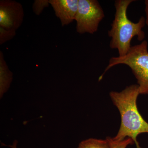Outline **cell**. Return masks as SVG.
Wrapping results in <instances>:
<instances>
[{"label": "cell", "instance_id": "6da1fadb", "mask_svg": "<svg viewBox=\"0 0 148 148\" xmlns=\"http://www.w3.org/2000/svg\"><path fill=\"white\" fill-rule=\"evenodd\" d=\"M139 95L138 84L131 85L121 92L112 91L110 93L111 100L119 111L121 119L119 130L113 139L121 141L130 138L136 148H142L137 140L138 135L148 133V123L141 115L137 106Z\"/></svg>", "mask_w": 148, "mask_h": 148}, {"label": "cell", "instance_id": "7a4b0ae2", "mask_svg": "<svg viewBox=\"0 0 148 148\" xmlns=\"http://www.w3.org/2000/svg\"><path fill=\"white\" fill-rule=\"evenodd\" d=\"M134 0H116L115 1L114 18L108 32L111 40L110 47L118 50L119 56L126 55L131 47V42L134 37L143 41L145 34L143 30L146 24L145 18L142 16L138 22L130 21L127 16V9Z\"/></svg>", "mask_w": 148, "mask_h": 148}, {"label": "cell", "instance_id": "3957f363", "mask_svg": "<svg viewBox=\"0 0 148 148\" xmlns=\"http://www.w3.org/2000/svg\"><path fill=\"white\" fill-rule=\"evenodd\" d=\"M148 45L147 41L145 40L140 44L131 47L129 52L124 56L112 57L99 80L114 66L125 65L130 68L137 79L140 94L148 95Z\"/></svg>", "mask_w": 148, "mask_h": 148}, {"label": "cell", "instance_id": "277c9868", "mask_svg": "<svg viewBox=\"0 0 148 148\" xmlns=\"http://www.w3.org/2000/svg\"><path fill=\"white\" fill-rule=\"evenodd\" d=\"M105 17L104 11L97 0H79L75 21L76 31L80 34H93L98 30L99 24Z\"/></svg>", "mask_w": 148, "mask_h": 148}, {"label": "cell", "instance_id": "5b68a950", "mask_svg": "<svg viewBox=\"0 0 148 148\" xmlns=\"http://www.w3.org/2000/svg\"><path fill=\"white\" fill-rule=\"evenodd\" d=\"M24 16V9L20 3L0 1V27L16 31L22 25Z\"/></svg>", "mask_w": 148, "mask_h": 148}, {"label": "cell", "instance_id": "8992f818", "mask_svg": "<svg viewBox=\"0 0 148 148\" xmlns=\"http://www.w3.org/2000/svg\"><path fill=\"white\" fill-rule=\"evenodd\" d=\"M78 2L79 0H49V4L62 27L69 25L75 20Z\"/></svg>", "mask_w": 148, "mask_h": 148}, {"label": "cell", "instance_id": "52a82bcc", "mask_svg": "<svg viewBox=\"0 0 148 148\" xmlns=\"http://www.w3.org/2000/svg\"><path fill=\"white\" fill-rule=\"evenodd\" d=\"M13 74L9 69L4 58L3 54L0 51V95L2 97L8 90L12 80Z\"/></svg>", "mask_w": 148, "mask_h": 148}, {"label": "cell", "instance_id": "ba28073f", "mask_svg": "<svg viewBox=\"0 0 148 148\" xmlns=\"http://www.w3.org/2000/svg\"><path fill=\"white\" fill-rule=\"evenodd\" d=\"M77 148H111L108 140L90 138L81 142Z\"/></svg>", "mask_w": 148, "mask_h": 148}, {"label": "cell", "instance_id": "9c48e42d", "mask_svg": "<svg viewBox=\"0 0 148 148\" xmlns=\"http://www.w3.org/2000/svg\"><path fill=\"white\" fill-rule=\"evenodd\" d=\"M16 34V31L0 27V45H2L3 44L12 39Z\"/></svg>", "mask_w": 148, "mask_h": 148}, {"label": "cell", "instance_id": "30bf717a", "mask_svg": "<svg viewBox=\"0 0 148 148\" xmlns=\"http://www.w3.org/2000/svg\"><path fill=\"white\" fill-rule=\"evenodd\" d=\"M49 5V0H35L33 5V12L37 16H39Z\"/></svg>", "mask_w": 148, "mask_h": 148}, {"label": "cell", "instance_id": "8fae6325", "mask_svg": "<svg viewBox=\"0 0 148 148\" xmlns=\"http://www.w3.org/2000/svg\"><path fill=\"white\" fill-rule=\"evenodd\" d=\"M108 140L111 148H126L130 145H133L134 142L130 138H126L121 141H117L110 137L106 138Z\"/></svg>", "mask_w": 148, "mask_h": 148}, {"label": "cell", "instance_id": "7c38bea8", "mask_svg": "<svg viewBox=\"0 0 148 148\" xmlns=\"http://www.w3.org/2000/svg\"><path fill=\"white\" fill-rule=\"evenodd\" d=\"M145 11L146 13V18H145V23L146 25H147L148 27V0H146L145 2Z\"/></svg>", "mask_w": 148, "mask_h": 148}, {"label": "cell", "instance_id": "4fadbf2b", "mask_svg": "<svg viewBox=\"0 0 148 148\" xmlns=\"http://www.w3.org/2000/svg\"><path fill=\"white\" fill-rule=\"evenodd\" d=\"M17 141L15 140V141H14V142L12 145H10L9 147H10L12 148H16V145H17Z\"/></svg>", "mask_w": 148, "mask_h": 148}]
</instances>
